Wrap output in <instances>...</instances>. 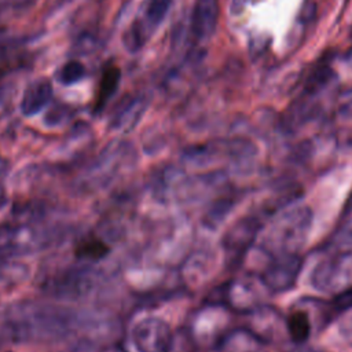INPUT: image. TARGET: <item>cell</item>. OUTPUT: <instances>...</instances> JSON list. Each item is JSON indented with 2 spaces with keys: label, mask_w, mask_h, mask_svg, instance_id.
<instances>
[{
  "label": "cell",
  "mask_w": 352,
  "mask_h": 352,
  "mask_svg": "<svg viewBox=\"0 0 352 352\" xmlns=\"http://www.w3.org/2000/svg\"><path fill=\"white\" fill-rule=\"evenodd\" d=\"M261 230L263 224L260 219L254 214H249L238 219L224 232L221 238V248L228 267L234 268L241 264Z\"/></svg>",
  "instance_id": "cell-2"
},
{
  "label": "cell",
  "mask_w": 352,
  "mask_h": 352,
  "mask_svg": "<svg viewBox=\"0 0 352 352\" xmlns=\"http://www.w3.org/2000/svg\"><path fill=\"white\" fill-rule=\"evenodd\" d=\"M148 28L144 22L142 21H136L133 22L124 33L122 41L126 50H129L131 52H135L138 50H140L143 47V44L147 40V33H148Z\"/></svg>",
  "instance_id": "cell-18"
},
{
  "label": "cell",
  "mask_w": 352,
  "mask_h": 352,
  "mask_svg": "<svg viewBox=\"0 0 352 352\" xmlns=\"http://www.w3.org/2000/svg\"><path fill=\"white\" fill-rule=\"evenodd\" d=\"M312 224V210L305 205L292 204L275 213L264 232L261 249L270 257L298 254L305 245Z\"/></svg>",
  "instance_id": "cell-1"
},
{
  "label": "cell",
  "mask_w": 352,
  "mask_h": 352,
  "mask_svg": "<svg viewBox=\"0 0 352 352\" xmlns=\"http://www.w3.org/2000/svg\"><path fill=\"white\" fill-rule=\"evenodd\" d=\"M234 204H235V199L232 197L231 198L227 197V198L219 199L212 206V209L208 212V214H206V224H208V227L216 228L217 224L221 223L226 219L227 213L232 209Z\"/></svg>",
  "instance_id": "cell-20"
},
{
  "label": "cell",
  "mask_w": 352,
  "mask_h": 352,
  "mask_svg": "<svg viewBox=\"0 0 352 352\" xmlns=\"http://www.w3.org/2000/svg\"><path fill=\"white\" fill-rule=\"evenodd\" d=\"M52 98V85L48 80L41 78L29 84L21 99V111L32 117L44 110Z\"/></svg>",
  "instance_id": "cell-10"
},
{
  "label": "cell",
  "mask_w": 352,
  "mask_h": 352,
  "mask_svg": "<svg viewBox=\"0 0 352 352\" xmlns=\"http://www.w3.org/2000/svg\"><path fill=\"white\" fill-rule=\"evenodd\" d=\"M110 252V248L99 238H85L81 239L74 250V254L78 258L84 260H100Z\"/></svg>",
  "instance_id": "cell-12"
},
{
  "label": "cell",
  "mask_w": 352,
  "mask_h": 352,
  "mask_svg": "<svg viewBox=\"0 0 352 352\" xmlns=\"http://www.w3.org/2000/svg\"><path fill=\"white\" fill-rule=\"evenodd\" d=\"M349 271H352V254L330 253L327 258L320 260L315 265L311 274V285L319 292H334L349 278Z\"/></svg>",
  "instance_id": "cell-5"
},
{
  "label": "cell",
  "mask_w": 352,
  "mask_h": 352,
  "mask_svg": "<svg viewBox=\"0 0 352 352\" xmlns=\"http://www.w3.org/2000/svg\"><path fill=\"white\" fill-rule=\"evenodd\" d=\"M286 331L293 342L302 344L311 336L309 316L304 311H294L286 319Z\"/></svg>",
  "instance_id": "cell-11"
},
{
  "label": "cell",
  "mask_w": 352,
  "mask_h": 352,
  "mask_svg": "<svg viewBox=\"0 0 352 352\" xmlns=\"http://www.w3.org/2000/svg\"><path fill=\"white\" fill-rule=\"evenodd\" d=\"M256 287L252 279L241 278L226 283V307L234 311L250 314L260 305Z\"/></svg>",
  "instance_id": "cell-6"
},
{
  "label": "cell",
  "mask_w": 352,
  "mask_h": 352,
  "mask_svg": "<svg viewBox=\"0 0 352 352\" xmlns=\"http://www.w3.org/2000/svg\"><path fill=\"white\" fill-rule=\"evenodd\" d=\"M147 107V98L133 95L124 98L110 117V126L116 131H131L142 118Z\"/></svg>",
  "instance_id": "cell-8"
},
{
  "label": "cell",
  "mask_w": 352,
  "mask_h": 352,
  "mask_svg": "<svg viewBox=\"0 0 352 352\" xmlns=\"http://www.w3.org/2000/svg\"><path fill=\"white\" fill-rule=\"evenodd\" d=\"M120 78H121V73L116 66L109 67L103 73V77L99 85V94H98V109H102L107 103V100L116 94L117 87L120 84Z\"/></svg>",
  "instance_id": "cell-14"
},
{
  "label": "cell",
  "mask_w": 352,
  "mask_h": 352,
  "mask_svg": "<svg viewBox=\"0 0 352 352\" xmlns=\"http://www.w3.org/2000/svg\"><path fill=\"white\" fill-rule=\"evenodd\" d=\"M84 76H85L84 65L77 59H70L62 65L58 74V80L63 85H72L82 80Z\"/></svg>",
  "instance_id": "cell-19"
},
{
  "label": "cell",
  "mask_w": 352,
  "mask_h": 352,
  "mask_svg": "<svg viewBox=\"0 0 352 352\" xmlns=\"http://www.w3.org/2000/svg\"><path fill=\"white\" fill-rule=\"evenodd\" d=\"M172 0H147L144 8V23L148 29H154L165 19Z\"/></svg>",
  "instance_id": "cell-17"
},
{
  "label": "cell",
  "mask_w": 352,
  "mask_h": 352,
  "mask_svg": "<svg viewBox=\"0 0 352 352\" xmlns=\"http://www.w3.org/2000/svg\"><path fill=\"white\" fill-rule=\"evenodd\" d=\"M351 213H352V190H351L348 198L345 199L344 208H342V210H341V216H342V217H346V216H349Z\"/></svg>",
  "instance_id": "cell-23"
},
{
  "label": "cell",
  "mask_w": 352,
  "mask_h": 352,
  "mask_svg": "<svg viewBox=\"0 0 352 352\" xmlns=\"http://www.w3.org/2000/svg\"><path fill=\"white\" fill-rule=\"evenodd\" d=\"M219 0H195L191 14V32L195 38H209L217 26Z\"/></svg>",
  "instance_id": "cell-9"
},
{
  "label": "cell",
  "mask_w": 352,
  "mask_h": 352,
  "mask_svg": "<svg viewBox=\"0 0 352 352\" xmlns=\"http://www.w3.org/2000/svg\"><path fill=\"white\" fill-rule=\"evenodd\" d=\"M331 254L351 256L352 254V220L345 223L330 241Z\"/></svg>",
  "instance_id": "cell-16"
},
{
  "label": "cell",
  "mask_w": 352,
  "mask_h": 352,
  "mask_svg": "<svg viewBox=\"0 0 352 352\" xmlns=\"http://www.w3.org/2000/svg\"><path fill=\"white\" fill-rule=\"evenodd\" d=\"M302 268L298 254H282L271 257L260 274L261 285L272 293H283L294 287Z\"/></svg>",
  "instance_id": "cell-3"
},
{
  "label": "cell",
  "mask_w": 352,
  "mask_h": 352,
  "mask_svg": "<svg viewBox=\"0 0 352 352\" xmlns=\"http://www.w3.org/2000/svg\"><path fill=\"white\" fill-rule=\"evenodd\" d=\"M333 78H334V72H333V69L330 67V65H320V66H318V67L311 73V76L308 77L307 84H305V91H304V94H305V95H309V96L316 95V94H318L319 91H322Z\"/></svg>",
  "instance_id": "cell-15"
},
{
  "label": "cell",
  "mask_w": 352,
  "mask_h": 352,
  "mask_svg": "<svg viewBox=\"0 0 352 352\" xmlns=\"http://www.w3.org/2000/svg\"><path fill=\"white\" fill-rule=\"evenodd\" d=\"M346 60H348V63H349V66L352 67V48L348 51V54H346Z\"/></svg>",
  "instance_id": "cell-24"
},
{
  "label": "cell",
  "mask_w": 352,
  "mask_h": 352,
  "mask_svg": "<svg viewBox=\"0 0 352 352\" xmlns=\"http://www.w3.org/2000/svg\"><path fill=\"white\" fill-rule=\"evenodd\" d=\"M198 342L188 327H177L172 331V337L166 352H197Z\"/></svg>",
  "instance_id": "cell-13"
},
{
  "label": "cell",
  "mask_w": 352,
  "mask_h": 352,
  "mask_svg": "<svg viewBox=\"0 0 352 352\" xmlns=\"http://www.w3.org/2000/svg\"><path fill=\"white\" fill-rule=\"evenodd\" d=\"M106 352H124L121 348H111V349H109V351H106Z\"/></svg>",
  "instance_id": "cell-25"
},
{
  "label": "cell",
  "mask_w": 352,
  "mask_h": 352,
  "mask_svg": "<svg viewBox=\"0 0 352 352\" xmlns=\"http://www.w3.org/2000/svg\"><path fill=\"white\" fill-rule=\"evenodd\" d=\"M265 341L249 327L226 331L214 345L217 352H260Z\"/></svg>",
  "instance_id": "cell-7"
},
{
  "label": "cell",
  "mask_w": 352,
  "mask_h": 352,
  "mask_svg": "<svg viewBox=\"0 0 352 352\" xmlns=\"http://www.w3.org/2000/svg\"><path fill=\"white\" fill-rule=\"evenodd\" d=\"M172 331L166 320L146 316L132 327V342L138 352H166Z\"/></svg>",
  "instance_id": "cell-4"
},
{
  "label": "cell",
  "mask_w": 352,
  "mask_h": 352,
  "mask_svg": "<svg viewBox=\"0 0 352 352\" xmlns=\"http://www.w3.org/2000/svg\"><path fill=\"white\" fill-rule=\"evenodd\" d=\"M331 307L337 312H345L352 309V286L342 289L331 301Z\"/></svg>",
  "instance_id": "cell-21"
},
{
  "label": "cell",
  "mask_w": 352,
  "mask_h": 352,
  "mask_svg": "<svg viewBox=\"0 0 352 352\" xmlns=\"http://www.w3.org/2000/svg\"><path fill=\"white\" fill-rule=\"evenodd\" d=\"M341 113L352 116V89L345 92L341 98Z\"/></svg>",
  "instance_id": "cell-22"
}]
</instances>
